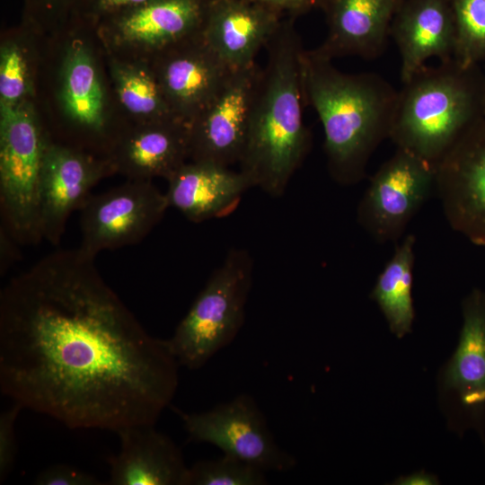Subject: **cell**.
Returning a JSON list of instances; mask_svg holds the SVG:
<instances>
[{
    "mask_svg": "<svg viewBox=\"0 0 485 485\" xmlns=\"http://www.w3.org/2000/svg\"><path fill=\"white\" fill-rule=\"evenodd\" d=\"M179 367L79 247L47 254L1 290V392L69 428L154 426Z\"/></svg>",
    "mask_w": 485,
    "mask_h": 485,
    "instance_id": "obj_1",
    "label": "cell"
},
{
    "mask_svg": "<svg viewBox=\"0 0 485 485\" xmlns=\"http://www.w3.org/2000/svg\"><path fill=\"white\" fill-rule=\"evenodd\" d=\"M239 171L252 187L278 197L305 158L310 133L303 118L304 48L295 18L286 17L266 45Z\"/></svg>",
    "mask_w": 485,
    "mask_h": 485,
    "instance_id": "obj_2",
    "label": "cell"
},
{
    "mask_svg": "<svg viewBox=\"0 0 485 485\" xmlns=\"http://www.w3.org/2000/svg\"><path fill=\"white\" fill-rule=\"evenodd\" d=\"M302 82L305 104L323 128L330 174L342 185L358 182L374 151L389 138L398 91L376 73L341 72L314 48L304 49Z\"/></svg>",
    "mask_w": 485,
    "mask_h": 485,
    "instance_id": "obj_3",
    "label": "cell"
},
{
    "mask_svg": "<svg viewBox=\"0 0 485 485\" xmlns=\"http://www.w3.org/2000/svg\"><path fill=\"white\" fill-rule=\"evenodd\" d=\"M485 116L483 71L454 59L423 66L398 91L389 138L436 165Z\"/></svg>",
    "mask_w": 485,
    "mask_h": 485,
    "instance_id": "obj_4",
    "label": "cell"
},
{
    "mask_svg": "<svg viewBox=\"0 0 485 485\" xmlns=\"http://www.w3.org/2000/svg\"><path fill=\"white\" fill-rule=\"evenodd\" d=\"M50 137L32 101L0 106V226L21 245L42 240L40 184Z\"/></svg>",
    "mask_w": 485,
    "mask_h": 485,
    "instance_id": "obj_5",
    "label": "cell"
},
{
    "mask_svg": "<svg viewBox=\"0 0 485 485\" xmlns=\"http://www.w3.org/2000/svg\"><path fill=\"white\" fill-rule=\"evenodd\" d=\"M252 268L249 252L234 249L211 274L172 336L167 339L180 366L201 368L236 338L244 322Z\"/></svg>",
    "mask_w": 485,
    "mask_h": 485,
    "instance_id": "obj_6",
    "label": "cell"
},
{
    "mask_svg": "<svg viewBox=\"0 0 485 485\" xmlns=\"http://www.w3.org/2000/svg\"><path fill=\"white\" fill-rule=\"evenodd\" d=\"M58 70L57 101L64 123L61 143L108 156L121 128L111 113V91L90 40L73 36Z\"/></svg>",
    "mask_w": 485,
    "mask_h": 485,
    "instance_id": "obj_7",
    "label": "cell"
},
{
    "mask_svg": "<svg viewBox=\"0 0 485 485\" xmlns=\"http://www.w3.org/2000/svg\"><path fill=\"white\" fill-rule=\"evenodd\" d=\"M168 207L165 193L152 180L128 179L106 191L92 194L79 210L78 247L95 258L102 251L140 242Z\"/></svg>",
    "mask_w": 485,
    "mask_h": 485,
    "instance_id": "obj_8",
    "label": "cell"
},
{
    "mask_svg": "<svg viewBox=\"0 0 485 485\" xmlns=\"http://www.w3.org/2000/svg\"><path fill=\"white\" fill-rule=\"evenodd\" d=\"M189 440L207 443L228 454L266 472L293 469L295 458L281 448L254 399L239 394L211 410L181 412Z\"/></svg>",
    "mask_w": 485,
    "mask_h": 485,
    "instance_id": "obj_9",
    "label": "cell"
},
{
    "mask_svg": "<svg viewBox=\"0 0 485 485\" xmlns=\"http://www.w3.org/2000/svg\"><path fill=\"white\" fill-rule=\"evenodd\" d=\"M432 163L401 148L372 177L357 221L377 242L398 240L435 188Z\"/></svg>",
    "mask_w": 485,
    "mask_h": 485,
    "instance_id": "obj_10",
    "label": "cell"
},
{
    "mask_svg": "<svg viewBox=\"0 0 485 485\" xmlns=\"http://www.w3.org/2000/svg\"><path fill=\"white\" fill-rule=\"evenodd\" d=\"M208 0H151L96 25L108 55L148 61L168 47L198 33Z\"/></svg>",
    "mask_w": 485,
    "mask_h": 485,
    "instance_id": "obj_11",
    "label": "cell"
},
{
    "mask_svg": "<svg viewBox=\"0 0 485 485\" xmlns=\"http://www.w3.org/2000/svg\"><path fill=\"white\" fill-rule=\"evenodd\" d=\"M435 188L454 231L485 246V116L471 125L436 163Z\"/></svg>",
    "mask_w": 485,
    "mask_h": 485,
    "instance_id": "obj_12",
    "label": "cell"
},
{
    "mask_svg": "<svg viewBox=\"0 0 485 485\" xmlns=\"http://www.w3.org/2000/svg\"><path fill=\"white\" fill-rule=\"evenodd\" d=\"M115 173L109 158L58 142L51 136L40 184L42 240L57 245L72 213L81 209L99 181Z\"/></svg>",
    "mask_w": 485,
    "mask_h": 485,
    "instance_id": "obj_13",
    "label": "cell"
},
{
    "mask_svg": "<svg viewBox=\"0 0 485 485\" xmlns=\"http://www.w3.org/2000/svg\"><path fill=\"white\" fill-rule=\"evenodd\" d=\"M261 67L232 70L210 102L189 123L190 159L230 167L238 163Z\"/></svg>",
    "mask_w": 485,
    "mask_h": 485,
    "instance_id": "obj_14",
    "label": "cell"
},
{
    "mask_svg": "<svg viewBox=\"0 0 485 485\" xmlns=\"http://www.w3.org/2000/svg\"><path fill=\"white\" fill-rule=\"evenodd\" d=\"M174 116L190 123L215 97L231 73L200 31L150 58Z\"/></svg>",
    "mask_w": 485,
    "mask_h": 485,
    "instance_id": "obj_15",
    "label": "cell"
},
{
    "mask_svg": "<svg viewBox=\"0 0 485 485\" xmlns=\"http://www.w3.org/2000/svg\"><path fill=\"white\" fill-rule=\"evenodd\" d=\"M458 346L447 363L443 384L452 394L463 429L485 431V292L473 288L463 300Z\"/></svg>",
    "mask_w": 485,
    "mask_h": 485,
    "instance_id": "obj_16",
    "label": "cell"
},
{
    "mask_svg": "<svg viewBox=\"0 0 485 485\" xmlns=\"http://www.w3.org/2000/svg\"><path fill=\"white\" fill-rule=\"evenodd\" d=\"M107 158L127 179L167 180L190 159L189 124L179 119L125 123Z\"/></svg>",
    "mask_w": 485,
    "mask_h": 485,
    "instance_id": "obj_17",
    "label": "cell"
},
{
    "mask_svg": "<svg viewBox=\"0 0 485 485\" xmlns=\"http://www.w3.org/2000/svg\"><path fill=\"white\" fill-rule=\"evenodd\" d=\"M284 18L250 0H208L200 33L216 56L236 70L256 63Z\"/></svg>",
    "mask_w": 485,
    "mask_h": 485,
    "instance_id": "obj_18",
    "label": "cell"
},
{
    "mask_svg": "<svg viewBox=\"0 0 485 485\" xmlns=\"http://www.w3.org/2000/svg\"><path fill=\"white\" fill-rule=\"evenodd\" d=\"M405 0H331L325 10L327 35L314 48L333 60L375 59L385 49L391 24Z\"/></svg>",
    "mask_w": 485,
    "mask_h": 485,
    "instance_id": "obj_19",
    "label": "cell"
},
{
    "mask_svg": "<svg viewBox=\"0 0 485 485\" xmlns=\"http://www.w3.org/2000/svg\"><path fill=\"white\" fill-rule=\"evenodd\" d=\"M401 56V80L408 82L429 58L454 59L455 23L450 0H405L391 24Z\"/></svg>",
    "mask_w": 485,
    "mask_h": 485,
    "instance_id": "obj_20",
    "label": "cell"
},
{
    "mask_svg": "<svg viewBox=\"0 0 485 485\" xmlns=\"http://www.w3.org/2000/svg\"><path fill=\"white\" fill-rule=\"evenodd\" d=\"M119 454L111 455L110 484L187 485L189 467L173 440L154 426H133L117 432Z\"/></svg>",
    "mask_w": 485,
    "mask_h": 485,
    "instance_id": "obj_21",
    "label": "cell"
},
{
    "mask_svg": "<svg viewBox=\"0 0 485 485\" xmlns=\"http://www.w3.org/2000/svg\"><path fill=\"white\" fill-rule=\"evenodd\" d=\"M166 181L169 207L196 223L228 214L251 188L240 171L202 161L186 162Z\"/></svg>",
    "mask_w": 485,
    "mask_h": 485,
    "instance_id": "obj_22",
    "label": "cell"
},
{
    "mask_svg": "<svg viewBox=\"0 0 485 485\" xmlns=\"http://www.w3.org/2000/svg\"><path fill=\"white\" fill-rule=\"evenodd\" d=\"M108 56L112 96L124 112L122 124L177 119L149 61Z\"/></svg>",
    "mask_w": 485,
    "mask_h": 485,
    "instance_id": "obj_23",
    "label": "cell"
},
{
    "mask_svg": "<svg viewBox=\"0 0 485 485\" xmlns=\"http://www.w3.org/2000/svg\"><path fill=\"white\" fill-rule=\"evenodd\" d=\"M415 242L409 234L396 246L371 293L397 338L410 332L415 317L411 295Z\"/></svg>",
    "mask_w": 485,
    "mask_h": 485,
    "instance_id": "obj_24",
    "label": "cell"
},
{
    "mask_svg": "<svg viewBox=\"0 0 485 485\" xmlns=\"http://www.w3.org/2000/svg\"><path fill=\"white\" fill-rule=\"evenodd\" d=\"M25 31L6 35L0 46V106L32 101L35 55Z\"/></svg>",
    "mask_w": 485,
    "mask_h": 485,
    "instance_id": "obj_25",
    "label": "cell"
},
{
    "mask_svg": "<svg viewBox=\"0 0 485 485\" xmlns=\"http://www.w3.org/2000/svg\"><path fill=\"white\" fill-rule=\"evenodd\" d=\"M455 23L454 59L463 66L485 61V0H450Z\"/></svg>",
    "mask_w": 485,
    "mask_h": 485,
    "instance_id": "obj_26",
    "label": "cell"
},
{
    "mask_svg": "<svg viewBox=\"0 0 485 485\" xmlns=\"http://www.w3.org/2000/svg\"><path fill=\"white\" fill-rule=\"evenodd\" d=\"M266 471L234 456L224 454L200 460L189 467L187 485H265Z\"/></svg>",
    "mask_w": 485,
    "mask_h": 485,
    "instance_id": "obj_27",
    "label": "cell"
},
{
    "mask_svg": "<svg viewBox=\"0 0 485 485\" xmlns=\"http://www.w3.org/2000/svg\"><path fill=\"white\" fill-rule=\"evenodd\" d=\"M23 407L13 402L0 415V483H3L12 472L17 454L15 421Z\"/></svg>",
    "mask_w": 485,
    "mask_h": 485,
    "instance_id": "obj_28",
    "label": "cell"
},
{
    "mask_svg": "<svg viewBox=\"0 0 485 485\" xmlns=\"http://www.w3.org/2000/svg\"><path fill=\"white\" fill-rule=\"evenodd\" d=\"M38 485H98L101 482L93 475L76 467L58 463L42 470L35 478Z\"/></svg>",
    "mask_w": 485,
    "mask_h": 485,
    "instance_id": "obj_29",
    "label": "cell"
},
{
    "mask_svg": "<svg viewBox=\"0 0 485 485\" xmlns=\"http://www.w3.org/2000/svg\"><path fill=\"white\" fill-rule=\"evenodd\" d=\"M148 1L151 0H85L83 14L89 22L96 26L119 13Z\"/></svg>",
    "mask_w": 485,
    "mask_h": 485,
    "instance_id": "obj_30",
    "label": "cell"
},
{
    "mask_svg": "<svg viewBox=\"0 0 485 485\" xmlns=\"http://www.w3.org/2000/svg\"><path fill=\"white\" fill-rule=\"evenodd\" d=\"M284 17L296 18L314 9L325 10L331 0H250Z\"/></svg>",
    "mask_w": 485,
    "mask_h": 485,
    "instance_id": "obj_31",
    "label": "cell"
},
{
    "mask_svg": "<svg viewBox=\"0 0 485 485\" xmlns=\"http://www.w3.org/2000/svg\"><path fill=\"white\" fill-rule=\"evenodd\" d=\"M18 245H21L4 227L0 226V273L5 275L7 270L15 261L20 254Z\"/></svg>",
    "mask_w": 485,
    "mask_h": 485,
    "instance_id": "obj_32",
    "label": "cell"
},
{
    "mask_svg": "<svg viewBox=\"0 0 485 485\" xmlns=\"http://www.w3.org/2000/svg\"><path fill=\"white\" fill-rule=\"evenodd\" d=\"M437 478L424 471L417 472L407 476H401L395 481V484L401 485H435L437 484Z\"/></svg>",
    "mask_w": 485,
    "mask_h": 485,
    "instance_id": "obj_33",
    "label": "cell"
},
{
    "mask_svg": "<svg viewBox=\"0 0 485 485\" xmlns=\"http://www.w3.org/2000/svg\"><path fill=\"white\" fill-rule=\"evenodd\" d=\"M31 4H35L43 11L61 12L68 8L72 4H75L76 0H31Z\"/></svg>",
    "mask_w": 485,
    "mask_h": 485,
    "instance_id": "obj_34",
    "label": "cell"
},
{
    "mask_svg": "<svg viewBox=\"0 0 485 485\" xmlns=\"http://www.w3.org/2000/svg\"><path fill=\"white\" fill-rule=\"evenodd\" d=\"M483 71V91H484V103H485V68Z\"/></svg>",
    "mask_w": 485,
    "mask_h": 485,
    "instance_id": "obj_35",
    "label": "cell"
}]
</instances>
